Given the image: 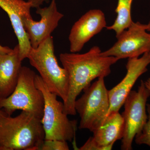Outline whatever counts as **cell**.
Here are the masks:
<instances>
[{
    "label": "cell",
    "mask_w": 150,
    "mask_h": 150,
    "mask_svg": "<svg viewBox=\"0 0 150 150\" xmlns=\"http://www.w3.org/2000/svg\"><path fill=\"white\" fill-rule=\"evenodd\" d=\"M101 52L100 47L94 46L84 54L71 52L60 54V61L69 77L68 96L63 102L67 115H76L75 103L78 96L95 79L110 74L111 67L119 61L113 56H102Z\"/></svg>",
    "instance_id": "cell-1"
},
{
    "label": "cell",
    "mask_w": 150,
    "mask_h": 150,
    "mask_svg": "<svg viewBox=\"0 0 150 150\" xmlns=\"http://www.w3.org/2000/svg\"><path fill=\"white\" fill-rule=\"evenodd\" d=\"M45 138L41 119L34 114L0 115V150H39Z\"/></svg>",
    "instance_id": "cell-2"
},
{
    "label": "cell",
    "mask_w": 150,
    "mask_h": 150,
    "mask_svg": "<svg viewBox=\"0 0 150 150\" xmlns=\"http://www.w3.org/2000/svg\"><path fill=\"white\" fill-rule=\"evenodd\" d=\"M27 59L39 72L49 90L64 102L69 93V75L67 70L58 64L53 37H48L37 48H31Z\"/></svg>",
    "instance_id": "cell-3"
},
{
    "label": "cell",
    "mask_w": 150,
    "mask_h": 150,
    "mask_svg": "<svg viewBox=\"0 0 150 150\" xmlns=\"http://www.w3.org/2000/svg\"><path fill=\"white\" fill-rule=\"evenodd\" d=\"M35 83L44 97L41 123L45 131V139L72 142L77 131V122L69 119L64 112V103L58 100L57 96L49 90L40 75H36Z\"/></svg>",
    "instance_id": "cell-4"
},
{
    "label": "cell",
    "mask_w": 150,
    "mask_h": 150,
    "mask_svg": "<svg viewBox=\"0 0 150 150\" xmlns=\"http://www.w3.org/2000/svg\"><path fill=\"white\" fill-rule=\"evenodd\" d=\"M36 74L31 69L22 67L14 90L9 96L0 99V109L11 115L21 110L34 114L42 119L44 110V97L36 86Z\"/></svg>",
    "instance_id": "cell-5"
},
{
    "label": "cell",
    "mask_w": 150,
    "mask_h": 150,
    "mask_svg": "<svg viewBox=\"0 0 150 150\" xmlns=\"http://www.w3.org/2000/svg\"><path fill=\"white\" fill-rule=\"evenodd\" d=\"M83 91V94L75 103V110L81 118L79 128L93 132L103 123L110 107L108 90L105 87L104 78H98Z\"/></svg>",
    "instance_id": "cell-6"
},
{
    "label": "cell",
    "mask_w": 150,
    "mask_h": 150,
    "mask_svg": "<svg viewBox=\"0 0 150 150\" xmlns=\"http://www.w3.org/2000/svg\"><path fill=\"white\" fill-rule=\"evenodd\" d=\"M150 92L144 81L141 80L138 91L129 93L124 101V111L121 114L124 121V132L121 149L131 150L136 135L142 130L148 120L146 105Z\"/></svg>",
    "instance_id": "cell-7"
},
{
    "label": "cell",
    "mask_w": 150,
    "mask_h": 150,
    "mask_svg": "<svg viewBox=\"0 0 150 150\" xmlns=\"http://www.w3.org/2000/svg\"><path fill=\"white\" fill-rule=\"evenodd\" d=\"M116 43L101 52L105 56H113L118 60L138 58L150 51V33L146 25L133 22L117 38Z\"/></svg>",
    "instance_id": "cell-8"
},
{
    "label": "cell",
    "mask_w": 150,
    "mask_h": 150,
    "mask_svg": "<svg viewBox=\"0 0 150 150\" xmlns=\"http://www.w3.org/2000/svg\"><path fill=\"white\" fill-rule=\"evenodd\" d=\"M150 64L149 52L145 53L140 58L128 59L126 76L118 84L108 90L110 107L107 116L111 112L119 111L137 80L147 71Z\"/></svg>",
    "instance_id": "cell-9"
},
{
    "label": "cell",
    "mask_w": 150,
    "mask_h": 150,
    "mask_svg": "<svg viewBox=\"0 0 150 150\" xmlns=\"http://www.w3.org/2000/svg\"><path fill=\"white\" fill-rule=\"evenodd\" d=\"M36 9V13L41 17L39 21L33 20L32 18L24 17L22 19L23 26L31 47L34 48H37L45 39L51 36L64 16L58 11L56 0H51L48 6Z\"/></svg>",
    "instance_id": "cell-10"
},
{
    "label": "cell",
    "mask_w": 150,
    "mask_h": 150,
    "mask_svg": "<svg viewBox=\"0 0 150 150\" xmlns=\"http://www.w3.org/2000/svg\"><path fill=\"white\" fill-rule=\"evenodd\" d=\"M104 13L98 9L88 11L75 23L71 30L69 40L71 53H77L95 35L106 28Z\"/></svg>",
    "instance_id": "cell-11"
},
{
    "label": "cell",
    "mask_w": 150,
    "mask_h": 150,
    "mask_svg": "<svg viewBox=\"0 0 150 150\" xmlns=\"http://www.w3.org/2000/svg\"><path fill=\"white\" fill-rule=\"evenodd\" d=\"M0 7L9 18L18 42L19 56L22 61L27 58L31 44L23 23V18H31V5L24 0H0Z\"/></svg>",
    "instance_id": "cell-12"
},
{
    "label": "cell",
    "mask_w": 150,
    "mask_h": 150,
    "mask_svg": "<svg viewBox=\"0 0 150 150\" xmlns=\"http://www.w3.org/2000/svg\"><path fill=\"white\" fill-rule=\"evenodd\" d=\"M18 44L10 53L0 54V99L14 90L22 67Z\"/></svg>",
    "instance_id": "cell-13"
},
{
    "label": "cell",
    "mask_w": 150,
    "mask_h": 150,
    "mask_svg": "<svg viewBox=\"0 0 150 150\" xmlns=\"http://www.w3.org/2000/svg\"><path fill=\"white\" fill-rule=\"evenodd\" d=\"M124 121L119 111L111 112L102 125L92 132L94 142L102 150L112 149L116 141L122 139Z\"/></svg>",
    "instance_id": "cell-14"
},
{
    "label": "cell",
    "mask_w": 150,
    "mask_h": 150,
    "mask_svg": "<svg viewBox=\"0 0 150 150\" xmlns=\"http://www.w3.org/2000/svg\"><path fill=\"white\" fill-rule=\"evenodd\" d=\"M134 0H118L115 12L117 14L113 24L107 26L109 30L115 31L117 38L133 22L131 17V7Z\"/></svg>",
    "instance_id": "cell-15"
},
{
    "label": "cell",
    "mask_w": 150,
    "mask_h": 150,
    "mask_svg": "<svg viewBox=\"0 0 150 150\" xmlns=\"http://www.w3.org/2000/svg\"><path fill=\"white\" fill-rule=\"evenodd\" d=\"M148 120L142 130L136 135L135 142L137 145H147L150 147V104L146 105Z\"/></svg>",
    "instance_id": "cell-16"
},
{
    "label": "cell",
    "mask_w": 150,
    "mask_h": 150,
    "mask_svg": "<svg viewBox=\"0 0 150 150\" xmlns=\"http://www.w3.org/2000/svg\"><path fill=\"white\" fill-rule=\"evenodd\" d=\"M67 142L62 140H44L40 150H69Z\"/></svg>",
    "instance_id": "cell-17"
},
{
    "label": "cell",
    "mask_w": 150,
    "mask_h": 150,
    "mask_svg": "<svg viewBox=\"0 0 150 150\" xmlns=\"http://www.w3.org/2000/svg\"><path fill=\"white\" fill-rule=\"evenodd\" d=\"M47 1L48 0H28V1L30 4L32 8H36L40 7L44 2H47Z\"/></svg>",
    "instance_id": "cell-18"
},
{
    "label": "cell",
    "mask_w": 150,
    "mask_h": 150,
    "mask_svg": "<svg viewBox=\"0 0 150 150\" xmlns=\"http://www.w3.org/2000/svg\"><path fill=\"white\" fill-rule=\"evenodd\" d=\"M13 49L6 46H3L0 45V54H5L10 53Z\"/></svg>",
    "instance_id": "cell-19"
},
{
    "label": "cell",
    "mask_w": 150,
    "mask_h": 150,
    "mask_svg": "<svg viewBox=\"0 0 150 150\" xmlns=\"http://www.w3.org/2000/svg\"><path fill=\"white\" fill-rule=\"evenodd\" d=\"M144 83L146 87L149 90L150 92V78H148L146 81H144Z\"/></svg>",
    "instance_id": "cell-20"
},
{
    "label": "cell",
    "mask_w": 150,
    "mask_h": 150,
    "mask_svg": "<svg viewBox=\"0 0 150 150\" xmlns=\"http://www.w3.org/2000/svg\"><path fill=\"white\" fill-rule=\"evenodd\" d=\"M146 25L147 30L148 32L150 33V21Z\"/></svg>",
    "instance_id": "cell-21"
},
{
    "label": "cell",
    "mask_w": 150,
    "mask_h": 150,
    "mask_svg": "<svg viewBox=\"0 0 150 150\" xmlns=\"http://www.w3.org/2000/svg\"><path fill=\"white\" fill-rule=\"evenodd\" d=\"M6 113L4 111H3L1 109H0V115H2V114H4V113Z\"/></svg>",
    "instance_id": "cell-22"
},
{
    "label": "cell",
    "mask_w": 150,
    "mask_h": 150,
    "mask_svg": "<svg viewBox=\"0 0 150 150\" xmlns=\"http://www.w3.org/2000/svg\"><path fill=\"white\" fill-rule=\"evenodd\" d=\"M149 55L150 56V51H149Z\"/></svg>",
    "instance_id": "cell-23"
}]
</instances>
